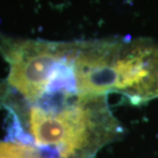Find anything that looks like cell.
<instances>
[{"mask_svg":"<svg viewBox=\"0 0 158 158\" xmlns=\"http://www.w3.org/2000/svg\"><path fill=\"white\" fill-rule=\"evenodd\" d=\"M0 158H45L31 145L8 141L0 142Z\"/></svg>","mask_w":158,"mask_h":158,"instance_id":"2","label":"cell"},{"mask_svg":"<svg viewBox=\"0 0 158 158\" xmlns=\"http://www.w3.org/2000/svg\"><path fill=\"white\" fill-rule=\"evenodd\" d=\"M105 100H78L56 109H6L11 141L31 145L46 158H90L118 134Z\"/></svg>","mask_w":158,"mask_h":158,"instance_id":"1","label":"cell"},{"mask_svg":"<svg viewBox=\"0 0 158 158\" xmlns=\"http://www.w3.org/2000/svg\"><path fill=\"white\" fill-rule=\"evenodd\" d=\"M158 97V47L153 62V99Z\"/></svg>","mask_w":158,"mask_h":158,"instance_id":"3","label":"cell"}]
</instances>
